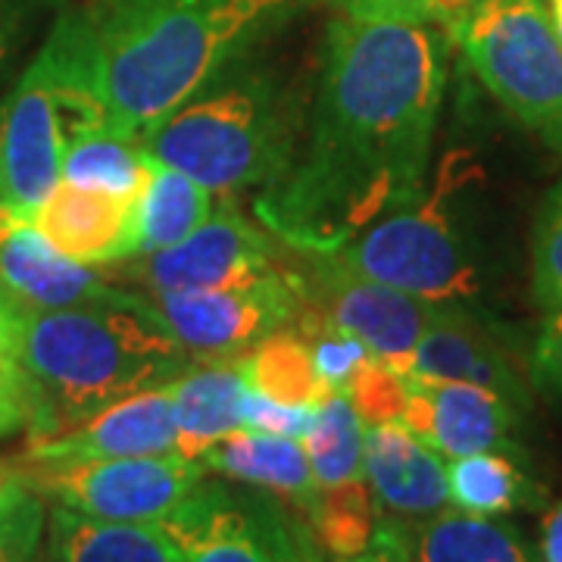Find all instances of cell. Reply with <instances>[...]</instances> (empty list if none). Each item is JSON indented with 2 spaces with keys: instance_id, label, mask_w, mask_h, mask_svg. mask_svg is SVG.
I'll use <instances>...</instances> for the list:
<instances>
[{
  "instance_id": "6da1fadb",
  "label": "cell",
  "mask_w": 562,
  "mask_h": 562,
  "mask_svg": "<svg viewBox=\"0 0 562 562\" xmlns=\"http://www.w3.org/2000/svg\"><path fill=\"white\" fill-rule=\"evenodd\" d=\"M443 25L341 13L322 44L297 154L254 213L284 247L335 254L428 184L447 88Z\"/></svg>"
},
{
  "instance_id": "7a4b0ae2",
  "label": "cell",
  "mask_w": 562,
  "mask_h": 562,
  "mask_svg": "<svg viewBox=\"0 0 562 562\" xmlns=\"http://www.w3.org/2000/svg\"><path fill=\"white\" fill-rule=\"evenodd\" d=\"M301 0H94L110 125L144 140L191 94L254 54Z\"/></svg>"
},
{
  "instance_id": "3957f363",
  "label": "cell",
  "mask_w": 562,
  "mask_h": 562,
  "mask_svg": "<svg viewBox=\"0 0 562 562\" xmlns=\"http://www.w3.org/2000/svg\"><path fill=\"white\" fill-rule=\"evenodd\" d=\"M22 360L38 387L32 438L63 431L106 403L179 379L194 360L147 294L122 301L25 310Z\"/></svg>"
},
{
  "instance_id": "277c9868",
  "label": "cell",
  "mask_w": 562,
  "mask_h": 562,
  "mask_svg": "<svg viewBox=\"0 0 562 562\" xmlns=\"http://www.w3.org/2000/svg\"><path fill=\"white\" fill-rule=\"evenodd\" d=\"M303 122L297 88L250 54L191 94L140 150L232 198L244 188L262 191L288 172Z\"/></svg>"
},
{
  "instance_id": "5b68a950",
  "label": "cell",
  "mask_w": 562,
  "mask_h": 562,
  "mask_svg": "<svg viewBox=\"0 0 562 562\" xmlns=\"http://www.w3.org/2000/svg\"><path fill=\"white\" fill-rule=\"evenodd\" d=\"M472 169L462 154H450L435 184L413 203L372 222L335 250L360 276L384 281L422 301L487 316L482 306L487 276L479 232L465 220V188Z\"/></svg>"
},
{
  "instance_id": "8992f818",
  "label": "cell",
  "mask_w": 562,
  "mask_h": 562,
  "mask_svg": "<svg viewBox=\"0 0 562 562\" xmlns=\"http://www.w3.org/2000/svg\"><path fill=\"white\" fill-rule=\"evenodd\" d=\"M447 35L503 110L562 154V44L543 0H475Z\"/></svg>"
},
{
  "instance_id": "52a82bcc",
  "label": "cell",
  "mask_w": 562,
  "mask_h": 562,
  "mask_svg": "<svg viewBox=\"0 0 562 562\" xmlns=\"http://www.w3.org/2000/svg\"><path fill=\"white\" fill-rule=\"evenodd\" d=\"M20 479L35 494L88 519L157 525L203 482V462L166 457L113 460H20Z\"/></svg>"
},
{
  "instance_id": "ba28073f",
  "label": "cell",
  "mask_w": 562,
  "mask_h": 562,
  "mask_svg": "<svg viewBox=\"0 0 562 562\" xmlns=\"http://www.w3.org/2000/svg\"><path fill=\"white\" fill-rule=\"evenodd\" d=\"M294 254V250H291ZM162 322L194 362L235 360L266 335L291 328L303 306L297 257L257 279L210 291L150 294Z\"/></svg>"
},
{
  "instance_id": "9c48e42d",
  "label": "cell",
  "mask_w": 562,
  "mask_h": 562,
  "mask_svg": "<svg viewBox=\"0 0 562 562\" xmlns=\"http://www.w3.org/2000/svg\"><path fill=\"white\" fill-rule=\"evenodd\" d=\"M291 250V247H288ZM301 269L303 306L316 310L322 319L357 335L375 360L409 372V362L428 328L441 319L447 306L422 301L401 288L360 276L335 254L294 250Z\"/></svg>"
},
{
  "instance_id": "30bf717a",
  "label": "cell",
  "mask_w": 562,
  "mask_h": 562,
  "mask_svg": "<svg viewBox=\"0 0 562 562\" xmlns=\"http://www.w3.org/2000/svg\"><path fill=\"white\" fill-rule=\"evenodd\" d=\"M284 250L288 247L269 228L254 225L235 203L222 198V206L194 235L125 260L122 276L147 297L162 291H210L276 272L288 262Z\"/></svg>"
},
{
  "instance_id": "8fae6325",
  "label": "cell",
  "mask_w": 562,
  "mask_h": 562,
  "mask_svg": "<svg viewBox=\"0 0 562 562\" xmlns=\"http://www.w3.org/2000/svg\"><path fill=\"white\" fill-rule=\"evenodd\" d=\"M291 513L201 482L154 528L176 562H284Z\"/></svg>"
},
{
  "instance_id": "7c38bea8",
  "label": "cell",
  "mask_w": 562,
  "mask_h": 562,
  "mask_svg": "<svg viewBox=\"0 0 562 562\" xmlns=\"http://www.w3.org/2000/svg\"><path fill=\"white\" fill-rule=\"evenodd\" d=\"M66 113L41 57L0 101V210L29 213L60 181Z\"/></svg>"
},
{
  "instance_id": "4fadbf2b",
  "label": "cell",
  "mask_w": 562,
  "mask_h": 562,
  "mask_svg": "<svg viewBox=\"0 0 562 562\" xmlns=\"http://www.w3.org/2000/svg\"><path fill=\"white\" fill-rule=\"evenodd\" d=\"M522 413V406L482 384L406 375L401 425L438 450L443 460H457L484 450L519 453L516 435Z\"/></svg>"
},
{
  "instance_id": "5bb4252c",
  "label": "cell",
  "mask_w": 562,
  "mask_h": 562,
  "mask_svg": "<svg viewBox=\"0 0 562 562\" xmlns=\"http://www.w3.org/2000/svg\"><path fill=\"white\" fill-rule=\"evenodd\" d=\"M166 453H176V419L169 384H157L106 403L63 431L29 438L20 460H113Z\"/></svg>"
},
{
  "instance_id": "9a60e30c",
  "label": "cell",
  "mask_w": 562,
  "mask_h": 562,
  "mask_svg": "<svg viewBox=\"0 0 562 562\" xmlns=\"http://www.w3.org/2000/svg\"><path fill=\"white\" fill-rule=\"evenodd\" d=\"M138 198L60 179L25 220L54 250L81 266L125 262L138 257Z\"/></svg>"
},
{
  "instance_id": "2e32d148",
  "label": "cell",
  "mask_w": 562,
  "mask_h": 562,
  "mask_svg": "<svg viewBox=\"0 0 562 562\" xmlns=\"http://www.w3.org/2000/svg\"><path fill=\"white\" fill-rule=\"evenodd\" d=\"M0 291L25 310H63L122 301L128 291L106 284L94 266L63 257L22 213L0 210Z\"/></svg>"
},
{
  "instance_id": "e0dca14e",
  "label": "cell",
  "mask_w": 562,
  "mask_h": 562,
  "mask_svg": "<svg viewBox=\"0 0 562 562\" xmlns=\"http://www.w3.org/2000/svg\"><path fill=\"white\" fill-rule=\"evenodd\" d=\"M406 375L482 384L509 397L522 409H528L531 403V391H528L531 382H525L519 366L503 347L501 331H494L487 316L457 306H447L441 319L428 328V335L413 353Z\"/></svg>"
},
{
  "instance_id": "ac0fdd59",
  "label": "cell",
  "mask_w": 562,
  "mask_h": 562,
  "mask_svg": "<svg viewBox=\"0 0 562 562\" xmlns=\"http://www.w3.org/2000/svg\"><path fill=\"white\" fill-rule=\"evenodd\" d=\"M362 472L375 503L391 519L416 522L450 506L447 460L401 422L366 428Z\"/></svg>"
},
{
  "instance_id": "d6986e66",
  "label": "cell",
  "mask_w": 562,
  "mask_h": 562,
  "mask_svg": "<svg viewBox=\"0 0 562 562\" xmlns=\"http://www.w3.org/2000/svg\"><path fill=\"white\" fill-rule=\"evenodd\" d=\"M169 394L176 419V453L184 460L201 462L210 447L244 428L247 379L241 357L194 362L169 382Z\"/></svg>"
},
{
  "instance_id": "ffe728a7",
  "label": "cell",
  "mask_w": 562,
  "mask_h": 562,
  "mask_svg": "<svg viewBox=\"0 0 562 562\" xmlns=\"http://www.w3.org/2000/svg\"><path fill=\"white\" fill-rule=\"evenodd\" d=\"M397 525L409 562H543L541 550L503 516L447 506L428 519H397Z\"/></svg>"
},
{
  "instance_id": "44dd1931",
  "label": "cell",
  "mask_w": 562,
  "mask_h": 562,
  "mask_svg": "<svg viewBox=\"0 0 562 562\" xmlns=\"http://www.w3.org/2000/svg\"><path fill=\"white\" fill-rule=\"evenodd\" d=\"M201 462L203 469H213L232 482L254 484L276 494L284 503L297 506L306 519L319 503V484L313 479L301 438H281V435H260V431L238 428L225 441L210 447Z\"/></svg>"
},
{
  "instance_id": "7402d4cb",
  "label": "cell",
  "mask_w": 562,
  "mask_h": 562,
  "mask_svg": "<svg viewBox=\"0 0 562 562\" xmlns=\"http://www.w3.org/2000/svg\"><path fill=\"white\" fill-rule=\"evenodd\" d=\"M47 562H176L154 525L101 522L66 506L47 513Z\"/></svg>"
},
{
  "instance_id": "603a6c76",
  "label": "cell",
  "mask_w": 562,
  "mask_h": 562,
  "mask_svg": "<svg viewBox=\"0 0 562 562\" xmlns=\"http://www.w3.org/2000/svg\"><path fill=\"white\" fill-rule=\"evenodd\" d=\"M450 506L472 516H506L541 509L547 491L535 482L516 450H484L447 460Z\"/></svg>"
},
{
  "instance_id": "cb8c5ba5",
  "label": "cell",
  "mask_w": 562,
  "mask_h": 562,
  "mask_svg": "<svg viewBox=\"0 0 562 562\" xmlns=\"http://www.w3.org/2000/svg\"><path fill=\"white\" fill-rule=\"evenodd\" d=\"M213 213L216 194L206 184L147 157V179L138 198V257L184 241Z\"/></svg>"
},
{
  "instance_id": "d4e9b609",
  "label": "cell",
  "mask_w": 562,
  "mask_h": 562,
  "mask_svg": "<svg viewBox=\"0 0 562 562\" xmlns=\"http://www.w3.org/2000/svg\"><path fill=\"white\" fill-rule=\"evenodd\" d=\"M301 443L319 491L366 482V472H362L366 425L344 391H328L310 409Z\"/></svg>"
},
{
  "instance_id": "484cf974",
  "label": "cell",
  "mask_w": 562,
  "mask_h": 562,
  "mask_svg": "<svg viewBox=\"0 0 562 562\" xmlns=\"http://www.w3.org/2000/svg\"><path fill=\"white\" fill-rule=\"evenodd\" d=\"M241 369L250 391L281 406L313 409L328 394L310 344L294 328L272 331L254 344L247 353H241Z\"/></svg>"
},
{
  "instance_id": "4316f807",
  "label": "cell",
  "mask_w": 562,
  "mask_h": 562,
  "mask_svg": "<svg viewBox=\"0 0 562 562\" xmlns=\"http://www.w3.org/2000/svg\"><path fill=\"white\" fill-rule=\"evenodd\" d=\"M60 179L122 198H138L147 179V157L140 144L122 138L113 125H98L66 140Z\"/></svg>"
},
{
  "instance_id": "83f0119b",
  "label": "cell",
  "mask_w": 562,
  "mask_h": 562,
  "mask_svg": "<svg viewBox=\"0 0 562 562\" xmlns=\"http://www.w3.org/2000/svg\"><path fill=\"white\" fill-rule=\"evenodd\" d=\"M38 419V387L22 360V303L0 291V438Z\"/></svg>"
},
{
  "instance_id": "f1b7e54d",
  "label": "cell",
  "mask_w": 562,
  "mask_h": 562,
  "mask_svg": "<svg viewBox=\"0 0 562 562\" xmlns=\"http://www.w3.org/2000/svg\"><path fill=\"white\" fill-rule=\"evenodd\" d=\"M306 522L313 525L319 543L335 560L366 550L375 535V522H379V516L372 509L369 484L357 482L319 491V503Z\"/></svg>"
},
{
  "instance_id": "f546056e",
  "label": "cell",
  "mask_w": 562,
  "mask_h": 562,
  "mask_svg": "<svg viewBox=\"0 0 562 562\" xmlns=\"http://www.w3.org/2000/svg\"><path fill=\"white\" fill-rule=\"evenodd\" d=\"M531 297L543 313L562 310V181L538 206L531 235Z\"/></svg>"
},
{
  "instance_id": "4dcf8cb0",
  "label": "cell",
  "mask_w": 562,
  "mask_h": 562,
  "mask_svg": "<svg viewBox=\"0 0 562 562\" xmlns=\"http://www.w3.org/2000/svg\"><path fill=\"white\" fill-rule=\"evenodd\" d=\"M47 538V506L29 484L0 494V562H41Z\"/></svg>"
},
{
  "instance_id": "1f68e13d",
  "label": "cell",
  "mask_w": 562,
  "mask_h": 562,
  "mask_svg": "<svg viewBox=\"0 0 562 562\" xmlns=\"http://www.w3.org/2000/svg\"><path fill=\"white\" fill-rule=\"evenodd\" d=\"M347 397L366 428L382 425V422H401L403 406H406V375L372 357L350 382Z\"/></svg>"
},
{
  "instance_id": "d6a6232c",
  "label": "cell",
  "mask_w": 562,
  "mask_h": 562,
  "mask_svg": "<svg viewBox=\"0 0 562 562\" xmlns=\"http://www.w3.org/2000/svg\"><path fill=\"white\" fill-rule=\"evenodd\" d=\"M528 382L562 403V310L547 313L528 353Z\"/></svg>"
},
{
  "instance_id": "836d02e7",
  "label": "cell",
  "mask_w": 562,
  "mask_h": 562,
  "mask_svg": "<svg viewBox=\"0 0 562 562\" xmlns=\"http://www.w3.org/2000/svg\"><path fill=\"white\" fill-rule=\"evenodd\" d=\"M344 13H369V16H413V20L438 22L450 29L475 0H331Z\"/></svg>"
},
{
  "instance_id": "e575fe53",
  "label": "cell",
  "mask_w": 562,
  "mask_h": 562,
  "mask_svg": "<svg viewBox=\"0 0 562 562\" xmlns=\"http://www.w3.org/2000/svg\"><path fill=\"white\" fill-rule=\"evenodd\" d=\"M244 428L247 431H260V435H281V438H301L306 422H310V409H297V406H281L276 401H266L257 391L247 387L241 409Z\"/></svg>"
},
{
  "instance_id": "d590c367",
  "label": "cell",
  "mask_w": 562,
  "mask_h": 562,
  "mask_svg": "<svg viewBox=\"0 0 562 562\" xmlns=\"http://www.w3.org/2000/svg\"><path fill=\"white\" fill-rule=\"evenodd\" d=\"M335 562H409V553H406V543H403L397 519H384L382 516L375 522V535H372V541H369L366 550Z\"/></svg>"
},
{
  "instance_id": "8d00e7d4",
  "label": "cell",
  "mask_w": 562,
  "mask_h": 562,
  "mask_svg": "<svg viewBox=\"0 0 562 562\" xmlns=\"http://www.w3.org/2000/svg\"><path fill=\"white\" fill-rule=\"evenodd\" d=\"M322 543L313 531V525L303 522L297 516L288 519V550H284V562H325L319 550Z\"/></svg>"
},
{
  "instance_id": "74e56055",
  "label": "cell",
  "mask_w": 562,
  "mask_h": 562,
  "mask_svg": "<svg viewBox=\"0 0 562 562\" xmlns=\"http://www.w3.org/2000/svg\"><path fill=\"white\" fill-rule=\"evenodd\" d=\"M541 560L562 562V501L547 513L541 535Z\"/></svg>"
},
{
  "instance_id": "f35d334b",
  "label": "cell",
  "mask_w": 562,
  "mask_h": 562,
  "mask_svg": "<svg viewBox=\"0 0 562 562\" xmlns=\"http://www.w3.org/2000/svg\"><path fill=\"white\" fill-rule=\"evenodd\" d=\"M16 35H20L16 16L10 13V7H3V3H0V69L10 63L13 50H16Z\"/></svg>"
},
{
  "instance_id": "ab89813d",
  "label": "cell",
  "mask_w": 562,
  "mask_h": 562,
  "mask_svg": "<svg viewBox=\"0 0 562 562\" xmlns=\"http://www.w3.org/2000/svg\"><path fill=\"white\" fill-rule=\"evenodd\" d=\"M16 482H20L16 465H13V462H0V494H3V491H10Z\"/></svg>"
},
{
  "instance_id": "60d3db41",
  "label": "cell",
  "mask_w": 562,
  "mask_h": 562,
  "mask_svg": "<svg viewBox=\"0 0 562 562\" xmlns=\"http://www.w3.org/2000/svg\"><path fill=\"white\" fill-rule=\"evenodd\" d=\"M547 16H550V25H553V32L562 44V0H547Z\"/></svg>"
},
{
  "instance_id": "b9f144b4",
  "label": "cell",
  "mask_w": 562,
  "mask_h": 562,
  "mask_svg": "<svg viewBox=\"0 0 562 562\" xmlns=\"http://www.w3.org/2000/svg\"><path fill=\"white\" fill-rule=\"evenodd\" d=\"M41 562H47V560H44V557H41Z\"/></svg>"
}]
</instances>
